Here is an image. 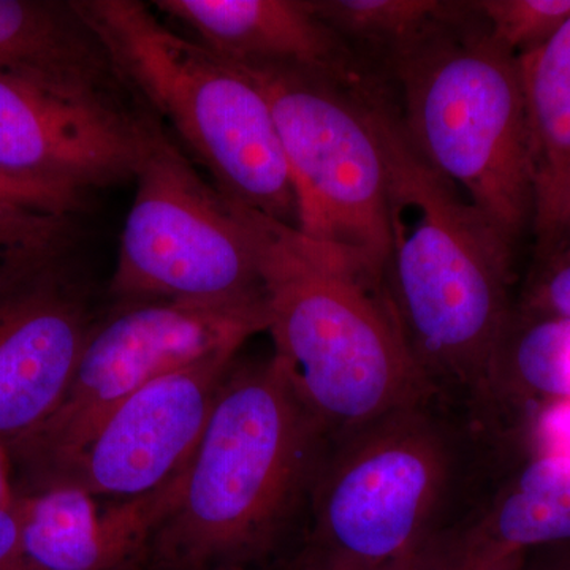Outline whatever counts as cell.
Instances as JSON below:
<instances>
[{
  "instance_id": "11",
  "label": "cell",
  "mask_w": 570,
  "mask_h": 570,
  "mask_svg": "<svg viewBox=\"0 0 570 570\" xmlns=\"http://www.w3.org/2000/svg\"><path fill=\"white\" fill-rule=\"evenodd\" d=\"M146 107L0 75V170L85 194L134 179Z\"/></svg>"
},
{
  "instance_id": "25",
  "label": "cell",
  "mask_w": 570,
  "mask_h": 570,
  "mask_svg": "<svg viewBox=\"0 0 570 570\" xmlns=\"http://www.w3.org/2000/svg\"><path fill=\"white\" fill-rule=\"evenodd\" d=\"M85 194L40 179L24 178L0 170V206H26L47 212L78 214Z\"/></svg>"
},
{
  "instance_id": "30",
  "label": "cell",
  "mask_w": 570,
  "mask_h": 570,
  "mask_svg": "<svg viewBox=\"0 0 570 570\" xmlns=\"http://www.w3.org/2000/svg\"><path fill=\"white\" fill-rule=\"evenodd\" d=\"M570 238V197L568 202V206H566L564 214H562V219L560 225H558L557 232H554L553 238H551V242L549 245L543 247L542 250H538L540 254L543 253V250L550 249L551 246L557 245V243L562 242V239H569Z\"/></svg>"
},
{
  "instance_id": "28",
  "label": "cell",
  "mask_w": 570,
  "mask_h": 570,
  "mask_svg": "<svg viewBox=\"0 0 570 570\" xmlns=\"http://www.w3.org/2000/svg\"><path fill=\"white\" fill-rule=\"evenodd\" d=\"M17 499V487H14L13 468L9 452L0 445V508H10Z\"/></svg>"
},
{
  "instance_id": "5",
  "label": "cell",
  "mask_w": 570,
  "mask_h": 570,
  "mask_svg": "<svg viewBox=\"0 0 570 570\" xmlns=\"http://www.w3.org/2000/svg\"><path fill=\"white\" fill-rule=\"evenodd\" d=\"M415 151L513 246L534 225L519 62L471 2L374 63Z\"/></svg>"
},
{
  "instance_id": "12",
  "label": "cell",
  "mask_w": 570,
  "mask_h": 570,
  "mask_svg": "<svg viewBox=\"0 0 570 570\" xmlns=\"http://www.w3.org/2000/svg\"><path fill=\"white\" fill-rule=\"evenodd\" d=\"M67 261L0 285V445L7 450L59 406L97 321Z\"/></svg>"
},
{
  "instance_id": "23",
  "label": "cell",
  "mask_w": 570,
  "mask_h": 570,
  "mask_svg": "<svg viewBox=\"0 0 570 570\" xmlns=\"http://www.w3.org/2000/svg\"><path fill=\"white\" fill-rule=\"evenodd\" d=\"M515 309L528 316L570 321V238L534 254Z\"/></svg>"
},
{
  "instance_id": "22",
  "label": "cell",
  "mask_w": 570,
  "mask_h": 570,
  "mask_svg": "<svg viewBox=\"0 0 570 570\" xmlns=\"http://www.w3.org/2000/svg\"><path fill=\"white\" fill-rule=\"evenodd\" d=\"M502 441L515 442L521 456L570 461V401H550L521 409L501 426Z\"/></svg>"
},
{
  "instance_id": "24",
  "label": "cell",
  "mask_w": 570,
  "mask_h": 570,
  "mask_svg": "<svg viewBox=\"0 0 570 570\" xmlns=\"http://www.w3.org/2000/svg\"><path fill=\"white\" fill-rule=\"evenodd\" d=\"M523 562L478 546L453 531L438 542L414 570H520Z\"/></svg>"
},
{
  "instance_id": "29",
  "label": "cell",
  "mask_w": 570,
  "mask_h": 570,
  "mask_svg": "<svg viewBox=\"0 0 570 570\" xmlns=\"http://www.w3.org/2000/svg\"><path fill=\"white\" fill-rule=\"evenodd\" d=\"M547 550H550V557L540 561L546 570H570V546Z\"/></svg>"
},
{
  "instance_id": "21",
  "label": "cell",
  "mask_w": 570,
  "mask_h": 570,
  "mask_svg": "<svg viewBox=\"0 0 570 570\" xmlns=\"http://www.w3.org/2000/svg\"><path fill=\"white\" fill-rule=\"evenodd\" d=\"M491 36L520 58L553 39L570 20V0H472Z\"/></svg>"
},
{
  "instance_id": "13",
  "label": "cell",
  "mask_w": 570,
  "mask_h": 570,
  "mask_svg": "<svg viewBox=\"0 0 570 570\" xmlns=\"http://www.w3.org/2000/svg\"><path fill=\"white\" fill-rule=\"evenodd\" d=\"M184 468L160 489L105 508L71 485L18 491L21 570L140 569L154 532L181 494Z\"/></svg>"
},
{
  "instance_id": "9",
  "label": "cell",
  "mask_w": 570,
  "mask_h": 570,
  "mask_svg": "<svg viewBox=\"0 0 570 570\" xmlns=\"http://www.w3.org/2000/svg\"><path fill=\"white\" fill-rule=\"evenodd\" d=\"M268 328L266 306L141 299L94 322L69 389L50 417L11 445V468L37 485L61 468L127 397L154 379L220 352H239Z\"/></svg>"
},
{
  "instance_id": "31",
  "label": "cell",
  "mask_w": 570,
  "mask_h": 570,
  "mask_svg": "<svg viewBox=\"0 0 570 570\" xmlns=\"http://www.w3.org/2000/svg\"><path fill=\"white\" fill-rule=\"evenodd\" d=\"M528 570H539V569H538V568H535V566H534V568H530V569H528Z\"/></svg>"
},
{
  "instance_id": "19",
  "label": "cell",
  "mask_w": 570,
  "mask_h": 570,
  "mask_svg": "<svg viewBox=\"0 0 570 570\" xmlns=\"http://www.w3.org/2000/svg\"><path fill=\"white\" fill-rule=\"evenodd\" d=\"M307 3L371 67L455 7V2L442 0H307Z\"/></svg>"
},
{
  "instance_id": "26",
  "label": "cell",
  "mask_w": 570,
  "mask_h": 570,
  "mask_svg": "<svg viewBox=\"0 0 570 570\" xmlns=\"http://www.w3.org/2000/svg\"><path fill=\"white\" fill-rule=\"evenodd\" d=\"M0 570L20 568V517L17 508H0Z\"/></svg>"
},
{
  "instance_id": "27",
  "label": "cell",
  "mask_w": 570,
  "mask_h": 570,
  "mask_svg": "<svg viewBox=\"0 0 570 570\" xmlns=\"http://www.w3.org/2000/svg\"><path fill=\"white\" fill-rule=\"evenodd\" d=\"M285 570H355L343 564V562L333 560L328 554L322 553L309 543L305 542L303 550L296 554L295 560L285 564Z\"/></svg>"
},
{
  "instance_id": "7",
  "label": "cell",
  "mask_w": 570,
  "mask_h": 570,
  "mask_svg": "<svg viewBox=\"0 0 570 570\" xmlns=\"http://www.w3.org/2000/svg\"><path fill=\"white\" fill-rule=\"evenodd\" d=\"M134 181L110 283L116 303L266 306L264 281L234 206L202 178L148 108Z\"/></svg>"
},
{
  "instance_id": "2",
  "label": "cell",
  "mask_w": 570,
  "mask_h": 570,
  "mask_svg": "<svg viewBox=\"0 0 570 570\" xmlns=\"http://www.w3.org/2000/svg\"><path fill=\"white\" fill-rule=\"evenodd\" d=\"M328 431L275 355L235 360L140 569L261 570L306 535Z\"/></svg>"
},
{
  "instance_id": "1",
  "label": "cell",
  "mask_w": 570,
  "mask_h": 570,
  "mask_svg": "<svg viewBox=\"0 0 570 570\" xmlns=\"http://www.w3.org/2000/svg\"><path fill=\"white\" fill-rule=\"evenodd\" d=\"M360 94L387 175L389 305L431 392L485 422L515 306L517 246L415 151L384 82H365Z\"/></svg>"
},
{
  "instance_id": "10",
  "label": "cell",
  "mask_w": 570,
  "mask_h": 570,
  "mask_svg": "<svg viewBox=\"0 0 570 570\" xmlns=\"http://www.w3.org/2000/svg\"><path fill=\"white\" fill-rule=\"evenodd\" d=\"M236 358L238 352H220L154 379L119 404L61 468L24 490L71 485L119 501L160 489L194 455Z\"/></svg>"
},
{
  "instance_id": "16",
  "label": "cell",
  "mask_w": 570,
  "mask_h": 570,
  "mask_svg": "<svg viewBox=\"0 0 570 570\" xmlns=\"http://www.w3.org/2000/svg\"><path fill=\"white\" fill-rule=\"evenodd\" d=\"M456 531L521 562L531 551L570 546V461L520 456Z\"/></svg>"
},
{
  "instance_id": "6",
  "label": "cell",
  "mask_w": 570,
  "mask_h": 570,
  "mask_svg": "<svg viewBox=\"0 0 570 570\" xmlns=\"http://www.w3.org/2000/svg\"><path fill=\"white\" fill-rule=\"evenodd\" d=\"M138 100L228 200L298 228V200L268 97L253 75L137 0H75Z\"/></svg>"
},
{
  "instance_id": "32",
  "label": "cell",
  "mask_w": 570,
  "mask_h": 570,
  "mask_svg": "<svg viewBox=\"0 0 570 570\" xmlns=\"http://www.w3.org/2000/svg\"><path fill=\"white\" fill-rule=\"evenodd\" d=\"M138 570H149V569H138Z\"/></svg>"
},
{
  "instance_id": "8",
  "label": "cell",
  "mask_w": 570,
  "mask_h": 570,
  "mask_svg": "<svg viewBox=\"0 0 570 570\" xmlns=\"http://www.w3.org/2000/svg\"><path fill=\"white\" fill-rule=\"evenodd\" d=\"M239 66V63H238ZM268 97L298 200V230L384 281L387 175L360 85L287 66H242Z\"/></svg>"
},
{
  "instance_id": "3",
  "label": "cell",
  "mask_w": 570,
  "mask_h": 570,
  "mask_svg": "<svg viewBox=\"0 0 570 570\" xmlns=\"http://www.w3.org/2000/svg\"><path fill=\"white\" fill-rule=\"evenodd\" d=\"M501 463L489 428L423 397L332 438L305 542L355 570H414L471 517Z\"/></svg>"
},
{
  "instance_id": "14",
  "label": "cell",
  "mask_w": 570,
  "mask_h": 570,
  "mask_svg": "<svg viewBox=\"0 0 570 570\" xmlns=\"http://www.w3.org/2000/svg\"><path fill=\"white\" fill-rule=\"evenodd\" d=\"M157 13L181 24L190 39L239 66H287L343 82L373 71L307 0H156Z\"/></svg>"
},
{
  "instance_id": "17",
  "label": "cell",
  "mask_w": 570,
  "mask_h": 570,
  "mask_svg": "<svg viewBox=\"0 0 570 570\" xmlns=\"http://www.w3.org/2000/svg\"><path fill=\"white\" fill-rule=\"evenodd\" d=\"M517 62L534 178L532 236L538 253L553 238L570 197V20Z\"/></svg>"
},
{
  "instance_id": "15",
  "label": "cell",
  "mask_w": 570,
  "mask_h": 570,
  "mask_svg": "<svg viewBox=\"0 0 570 570\" xmlns=\"http://www.w3.org/2000/svg\"><path fill=\"white\" fill-rule=\"evenodd\" d=\"M0 75L55 91L140 102L75 2L0 0Z\"/></svg>"
},
{
  "instance_id": "4",
  "label": "cell",
  "mask_w": 570,
  "mask_h": 570,
  "mask_svg": "<svg viewBox=\"0 0 570 570\" xmlns=\"http://www.w3.org/2000/svg\"><path fill=\"white\" fill-rule=\"evenodd\" d=\"M230 204L264 281L273 355L330 436L434 395L381 277L298 228Z\"/></svg>"
},
{
  "instance_id": "20",
  "label": "cell",
  "mask_w": 570,
  "mask_h": 570,
  "mask_svg": "<svg viewBox=\"0 0 570 570\" xmlns=\"http://www.w3.org/2000/svg\"><path fill=\"white\" fill-rule=\"evenodd\" d=\"M77 238V214L0 206V285L67 261Z\"/></svg>"
},
{
  "instance_id": "18",
  "label": "cell",
  "mask_w": 570,
  "mask_h": 570,
  "mask_svg": "<svg viewBox=\"0 0 570 570\" xmlns=\"http://www.w3.org/2000/svg\"><path fill=\"white\" fill-rule=\"evenodd\" d=\"M570 401V321L528 316L513 306L491 374L489 423L521 409Z\"/></svg>"
}]
</instances>
